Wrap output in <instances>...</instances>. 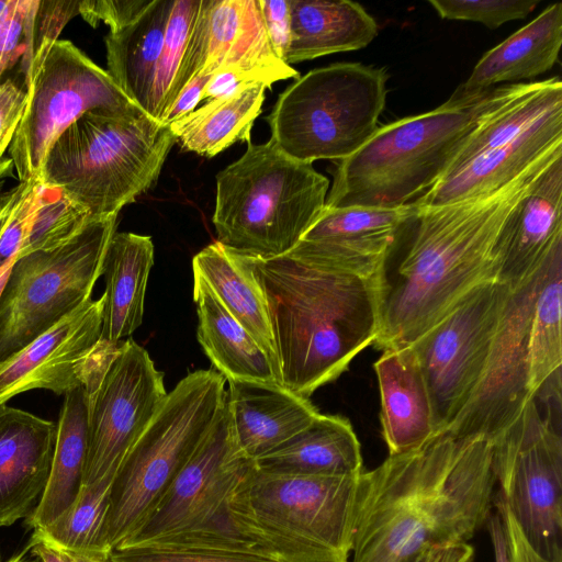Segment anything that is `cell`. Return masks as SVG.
<instances>
[{
	"mask_svg": "<svg viewBox=\"0 0 562 562\" xmlns=\"http://www.w3.org/2000/svg\"><path fill=\"white\" fill-rule=\"evenodd\" d=\"M493 443L447 431L359 476L350 562H405L464 543L494 508Z\"/></svg>",
	"mask_w": 562,
	"mask_h": 562,
	"instance_id": "cell-1",
	"label": "cell"
},
{
	"mask_svg": "<svg viewBox=\"0 0 562 562\" xmlns=\"http://www.w3.org/2000/svg\"><path fill=\"white\" fill-rule=\"evenodd\" d=\"M559 156L562 149L492 194L419 209L412 240L392 277H383L379 349L411 345L472 291L499 281L506 225Z\"/></svg>",
	"mask_w": 562,
	"mask_h": 562,
	"instance_id": "cell-2",
	"label": "cell"
},
{
	"mask_svg": "<svg viewBox=\"0 0 562 562\" xmlns=\"http://www.w3.org/2000/svg\"><path fill=\"white\" fill-rule=\"evenodd\" d=\"M249 259L268 302L284 387L308 398L374 345L381 324L383 274L362 278L288 255Z\"/></svg>",
	"mask_w": 562,
	"mask_h": 562,
	"instance_id": "cell-3",
	"label": "cell"
},
{
	"mask_svg": "<svg viewBox=\"0 0 562 562\" xmlns=\"http://www.w3.org/2000/svg\"><path fill=\"white\" fill-rule=\"evenodd\" d=\"M512 86L378 127L356 153L337 161L325 207L396 209L417 200L443 176L465 138Z\"/></svg>",
	"mask_w": 562,
	"mask_h": 562,
	"instance_id": "cell-4",
	"label": "cell"
},
{
	"mask_svg": "<svg viewBox=\"0 0 562 562\" xmlns=\"http://www.w3.org/2000/svg\"><path fill=\"white\" fill-rule=\"evenodd\" d=\"M175 143L169 125L142 109L91 110L52 145L38 181L63 189L91 220L119 215L155 186Z\"/></svg>",
	"mask_w": 562,
	"mask_h": 562,
	"instance_id": "cell-5",
	"label": "cell"
},
{
	"mask_svg": "<svg viewBox=\"0 0 562 562\" xmlns=\"http://www.w3.org/2000/svg\"><path fill=\"white\" fill-rule=\"evenodd\" d=\"M329 180L270 138L216 176L212 222L217 241L262 259L288 255L325 209Z\"/></svg>",
	"mask_w": 562,
	"mask_h": 562,
	"instance_id": "cell-6",
	"label": "cell"
},
{
	"mask_svg": "<svg viewBox=\"0 0 562 562\" xmlns=\"http://www.w3.org/2000/svg\"><path fill=\"white\" fill-rule=\"evenodd\" d=\"M225 382L214 368L196 370L167 394L115 472L93 559L105 561L157 505L224 408Z\"/></svg>",
	"mask_w": 562,
	"mask_h": 562,
	"instance_id": "cell-7",
	"label": "cell"
},
{
	"mask_svg": "<svg viewBox=\"0 0 562 562\" xmlns=\"http://www.w3.org/2000/svg\"><path fill=\"white\" fill-rule=\"evenodd\" d=\"M360 474H280L254 465L227 510L279 562H349Z\"/></svg>",
	"mask_w": 562,
	"mask_h": 562,
	"instance_id": "cell-8",
	"label": "cell"
},
{
	"mask_svg": "<svg viewBox=\"0 0 562 562\" xmlns=\"http://www.w3.org/2000/svg\"><path fill=\"white\" fill-rule=\"evenodd\" d=\"M386 82L384 68L360 63L313 69L279 95L267 117L270 138L302 162L342 160L378 130Z\"/></svg>",
	"mask_w": 562,
	"mask_h": 562,
	"instance_id": "cell-9",
	"label": "cell"
},
{
	"mask_svg": "<svg viewBox=\"0 0 562 562\" xmlns=\"http://www.w3.org/2000/svg\"><path fill=\"white\" fill-rule=\"evenodd\" d=\"M116 223L92 221L67 243L15 259L0 292V364L91 299Z\"/></svg>",
	"mask_w": 562,
	"mask_h": 562,
	"instance_id": "cell-10",
	"label": "cell"
},
{
	"mask_svg": "<svg viewBox=\"0 0 562 562\" xmlns=\"http://www.w3.org/2000/svg\"><path fill=\"white\" fill-rule=\"evenodd\" d=\"M496 491L530 546L562 562V438L537 401L493 441Z\"/></svg>",
	"mask_w": 562,
	"mask_h": 562,
	"instance_id": "cell-11",
	"label": "cell"
},
{
	"mask_svg": "<svg viewBox=\"0 0 562 562\" xmlns=\"http://www.w3.org/2000/svg\"><path fill=\"white\" fill-rule=\"evenodd\" d=\"M27 92L25 111L9 148L21 183L40 179L52 145L86 112L140 109L106 70L67 40L53 45Z\"/></svg>",
	"mask_w": 562,
	"mask_h": 562,
	"instance_id": "cell-12",
	"label": "cell"
},
{
	"mask_svg": "<svg viewBox=\"0 0 562 562\" xmlns=\"http://www.w3.org/2000/svg\"><path fill=\"white\" fill-rule=\"evenodd\" d=\"M87 454L83 485L113 479L123 458L164 403V374L148 352L123 340L108 366L83 386Z\"/></svg>",
	"mask_w": 562,
	"mask_h": 562,
	"instance_id": "cell-13",
	"label": "cell"
},
{
	"mask_svg": "<svg viewBox=\"0 0 562 562\" xmlns=\"http://www.w3.org/2000/svg\"><path fill=\"white\" fill-rule=\"evenodd\" d=\"M509 292L501 281L479 286L409 345L427 384L436 432L450 425L471 395Z\"/></svg>",
	"mask_w": 562,
	"mask_h": 562,
	"instance_id": "cell-14",
	"label": "cell"
},
{
	"mask_svg": "<svg viewBox=\"0 0 562 562\" xmlns=\"http://www.w3.org/2000/svg\"><path fill=\"white\" fill-rule=\"evenodd\" d=\"M544 262L531 278L510 289L482 373L460 413L443 430L454 438L493 441L535 398L529 389L528 333Z\"/></svg>",
	"mask_w": 562,
	"mask_h": 562,
	"instance_id": "cell-15",
	"label": "cell"
},
{
	"mask_svg": "<svg viewBox=\"0 0 562 562\" xmlns=\"http://www.w3.org/2000/svg\"><path fill=\"white\" fill-rule=\"evenodd\" d=\"M254 465L236 442L225 402L157 505L117 548L146 544L202 526L227 505Z\"/></svg>",
	"mask_w": 562,
	"mask_h": 562,
	"instance_id": "cell-16",
	"label": "cell"
},
{
	"mask_svg": "<svg viewBox=\"0 0 562 562\" xmlns=\"http://www.w3.org/2000/svg\"><path fill=\"white\" fill-rule=\"evenodd\" d=\"M103 303V295L88 300L2 362L0 405L34 389L65 395L102 370L122 342L101 339Z\"/></svg>",
	"mask_w": 562,
	"mask_h": 562,
	"instance_id": "cell-17",
	"label": "cell"
},
{
	"mask_svg": "<svg viewBox=\"0 0 562 562\" xmlns=\"http://www.w3.org/2000/svg\"><path fill=\"white\" fill-rule=\"evenodd\" d=\"M418 214L414 202L396 209L325 207L288 256L323 269L378 277Z\"/></svg>",
	"mask_w": 562,
	"mask_h": 562,
	"instance_id": "cell-18",
	"label": "cell"
},
{
	"mask_svg": "<svg viewBox=\"0 0 562 562\" xmlns=\"http://www.w3.org/2000/svg\"><path fill=\"white\" fill-rule=\"evenodd\" d=\"M561 149L562 103L550 109L509 143L446 172L414 203L419 209L432 207L492 194Z\"/></svg>",
	"mask_w": 562,
	"mask_h": 562,
	"instance_id": "cell-19",
	"label": "cell"
},
{
	"mask_svg": "<svg viewBox=\"0 0 562 562\" xmlns=\"http://www.w3.org/2000/svg\"><path fill=\"white\" fill-rule=\"evenodd\" d=\"M57 423L0 405V527L29 518L46 487Z\"/></svg>",
	"mask_w": 562,
	"mask_h": 562,
	"instance_id": "cell-20",
	"label": "cell"
},
{
	"mask_svg": "<svg viewBox=\"0 0 562 562\" xmlns=\"http://www.w3.org/2000/svg\"><path fill=\"white\" fill-rule=\"evenodd\" d=\"M226 407L241 452L255 460L308 426L318 414L307 397L279 383L227 379Z\"/></svg>",
	"mask_w": 562,
	"mask_h": 562,
	"instance_id": "cell-21",
	"label": "cell"
},
{
	"mask_svg": "<svg viewBox=\"0 0 562 562\" xmlns=\"http://www.w3.org/2000/svg\"><path fill=\"white\" fill-rule=\"evenodd\" d=\"M561 45L562 3L557 2L487 50L445 104H468L498 83L512 85L547 72L558 63Z\"/></svg>",
	"mask_w": 562,
	"mask_h": 562,
	"instance_id": "cell-22",
	"label": "cell"
},
{
	"mask_svg": "<svg viewBox=\"0 0 562 562\" xmlns=\"http://www.w3.org/2000/svg\"><path fill=\"white\" fill-rule=\"evenodd\" d=\"M562 241V156L553 159L510 216L499 281L510 289L531 278Z\"/></svg>",
	"mask_w": 562,
	"mask_h": 562,
	"instance_id": "cell-23",
	"label": "cell"
},
{
	"mask_svg": "<svg viewBox=\"0 0 562 562\" xmlns=\"http://www.w3.org/2000/svg\"><path fill=\"white\" fill-rule=\"evenodd\" d=\"M389 454L415 449L436 434L427 384L412 347L384 349L373 364Z\"/></svg>",
	"mask_w": 562,
	"mask_h": 562,
	"instance_id": "cell-24",
	"label": "cell"
},
{
	"mask_svg": "<svg viewBox=\"0 0 562 562\" xmlns=\"http://www.w3.org/2000/svg\"><path fill=\"white\" fill-rule=\"evenodd\" d=\"M192 268L265 351L281 383L268 302L249 256L215 240L193 257Z\"/></svg>",
	"mask_w": 562,
	"mask_h": 562,
	"instance_id": "cell-25",
	"label": "cell"
},
{
	"mask_svg": "<svg viewBox=\"0 0 562 562\" xmlns=\"http://www.w3.org/2000/svg\"><path fill=\"white\" fill-rule=\"evenodd\" d=\"M254 463L262 472L295 475L346 476L364 471L360 442L350 422L321 413Z\"/></svg>",
	"mask_w": 562,
	"mask_h": 562,
	"instance_id": "cell-26",
	"label": "cell"
},
{
	"mask_svg": "<svg viewBox=\"0 0 562 562\" xmlns=\"http://www.w3.org/2000/svg\"><path fill=\"white\" fill-rule=\"evenodd\" d=\"M291 35L284 56L288 65L358 50L376 36L375 20L348 0H289Z\"/></svg>",
	"mask_w": 562,
	"mask_h": 562,
	"instance_id": "cell-27",
	"label": "cell"
},
{
	"mask_svg": "<svg viewBox=\"0 0 562 562\" xmlns=\"http://www.w3.org/2000/svg\"><path fill=\"white\" fill-rule=\"evenodd\" d=\"M153 265L154 244L150 236L116 232L113 234L103 261V341L117 345L140 326L146 285Z\"/></svg>",
	"mask_w": 562,
	"mask_h": 562,
	"instance_id": "cell-28",
	"label": "cell"
},
{
	"mask_svg": "<svg viewBox=\"0 0 562 562\" xmlns=\"http://www.w3.org/2000/svg\"><path fill=\"white\" fill-rule=\"evenodd\" d=\"M193 300L198 307V340L225 380L281 384L265 351L198 274H193Z\"/></svg>",
	"mask_w": 562,
	"mask_h": 562,
	"instance_id": "cell-29",
	"label": "cell"
},
{
	"mask_svg": "<svg viewBox=\"0 0 562 562\" xmlns=\"http://www.w3.org/2000/svg\"><path fill=\"white\" fill-rule=\"evenodd\" d=\"M175 0H153L132 24L105 36L108 74L126 97L149 114L150 94Z\"/></svg>",
	"mask_w": 562,
	"mask_h": 562,
	"instance_id": "cell-30",
	"label": "cell"
},
{
	"mask_svg": "<svg viewBox=\"0 0 562 562\" xmlns=\"http://www.w3.org/2000/svg\"><path fill=\"white\" fill-rule=\"evenodd\" d=\"M64 396L49 477L36 508L29 517V526L33 530L43 529L58 518L76 501L83 486L87 394L82 386Z\"/></svg>",
	"mask_w": 562,
	"mask_h": 562,
	"instance_id": "cell-31",
	"label": "cell"
},
{
	"mask_svg": "<svg viewBox=\"0 0 562 562\" xmlns=\"http://www.w3.org/2000/svg\"><path fill=\"white\" fill-rule=\"evenodd\" d=\"M266 89L263 83H256L232 95L209 100L169 124L176 143L186 151L211 158L238 140L250 142Z\"/></svg>",
	"mask_w": 562,
	"mask_h": 562,
	"instance_id": "cell-32",
	"label": "cell"
},
{
	"mask_svg": "<svg viewBox=\"0 0 562 562\" xmlns=\"http://www.w3.org/2000/svg\"><path fill=\"white\" fill-rule=\"evenodd\" d=\"M280 63L284 61L272 50L258 0H211L203 71Z\"/></svg>",
	"mask_w": 562,
	"mask_h": 562,
	"instance_id": "cell-33",
	"label": "cell"
},
{
	"mask_svg": "<svg viewBox=\"0 0 562 562\" xmlns=\"http://www.w3.org/2000/svg\"><path fill=\"white\" fill-rule=\"evenodd\" d=\"M562 241L549 254L533 300L528 333L529 389L533 397L561 376Z\"/></svg>",
	"mask_w": 562,
	"mask_h": 562,
	"instance_id": "cell-34",
	"label": "cell"
},
{
	"mask_svg": "<svg viewBox=\"0 0 562 562\" xmlns=\"http://www.w3.org/2000/svg\"><path fill=\"white\" fill-rule=\"evenodd\" d=\"M113 479L83 485L76 501L50 525L33 536L72 555L94 558Z\"/></svg>",
	"mask_w": 562,
	"mask_h": 562,
	"instance_id": "cell-35",
	"label": "cell"
},
{
	"mask_svg": "<svg viewBox=\"0 0 562 562\" xmlns=\"http://www.w3.org/2000/svg\"><path fill=\"white\" fill-rule=\"evenodd\" d=\"M92 221L95 220H91L63 189L37 180L31 227L19 257L56 248L74 238Z\"/></svg>",
	"mask_w": 562,
	"mask_h": 562,
	"instance_id": "cell-36",
	"label": "cell"
},
{
	"mask_svg": "<svg viewBox=\"0 0 562 562\" xmlns=\"http://www.w3.org/2000/svg\"><path fill=\"white\" fill-rule=\"evenodd\" d=\"M201 0H175L157 63L149 115L159 121L170 106V97L183 61Z\"/></svg>",
	"mask_w": 562,
	"mask_h": 562,
	"instance_id": "cell-37",
	"label": "cell"
},
{
	"mask_svg": "<svg viewBox=\"0 0 562 562\" xmlns=\"http://www.w3.org/2000/svg\"><path fill=\"white\" fill-rule=\"evenodd\" d=\"M80 14V1L30 0L23 32L21 70L29 87L64 26Z\"/></svg>",
	"mask_w": 562,
	"mask_h": 562,
	"instance_id": "cell-38",
	"label": "cell"
},
{
	"mask_svg": "<svg viewBox=\"0 0 562 562\" xmlns=\"http://www.w3.org/2000/svg\"><path fill=\"white\" fill-rule=\"evenodd\" d=\"M441 19L477 22L490 30L528 16L538 0H429Z\"/></svg>",
	"mask_w": 562,
	"mask_h": 562,
	"instance_id": "cell-39",
	"label": "cell"
},
{
	"mask_svg": "<svg viewBox=\"0 0 562 562\" xmlns=\"http://www.w3.org/2000/svg\"><path fill=\"white\" fill-rule=\"evenodd\" d=\"M108 562H278L247 553L181 547H158L150 544L130 546L113 549Z\"/></svg>",
	"mask_w": 562,
	"mask_h": 562,
	"instance_id": "cell-40",
	"label": "cell"
},
{
	"mask_svg": "<svg viewBox=\"0 0 562 562\" xmlns=\"http://www.w3.org/2000/svg\"><path fill=\"white\" fill-rule=\"evenodd\" d=\"M299 77V72L285 63L251 68H225L212 75L203 90L202 98L212 100L232 95L256 83H263L270 88L277 81L297 79Z\"/></svg>",
	"mask_w": 562,
	"mask_h": 562,
	"instance_id": "cell-41",
	"label": "cell"
},
{
	"mask_svg": "<svg viewBox=\"0 0 562 562\" xmlns=\"http://www.w3.org/2000/svg\"><path fill=\"white\" fill-rule=\"evenodd\" d=\"M37 180L23 183L21 194L0 235V268L15 260L26 241L34 213Z\"/></svg>",
	"mask_w": 562,
	"mask_h": 562,
	"instance_id": "cell-42",
	"label": "cell"
},
{
	"mask_svg": "<svg viewBox=\"0 0 562 562\" xmlns=\"http://www.w3.org/2000/svg\"><path fill=\"white\" fill-rule=\"evenodd\" d=\"M153 0H85L80 1V15L93 27L103 21L110 32L132 24Z\"/></svg>",
	"mask_w": 562,
	"mask_h": 562,
	"instance_id": "cell-43",
	"label": "cell"
},
{
	"mask_svg": "<svg viewBox=\"0 0 562 562\" xmlns=\"http://www.w3.org/2000/svg\"><path fill=\"white\" fill-rule=\"evenodd\" d=\"M27 98V86L23 78H8L0 83V158L13 140Z\"/></svg>",
	"mask_w": 562,
	"mask_h": 562,
	"instance_id": "cell-44",
	"label": "cell"
},
{
	"mask_svg": "<svg viewBox=\"0 0 562 562\" xmlns=\"http://www.w3.org/2000/svg\"><path fill=\"white\" fill-rule=\"evenodd\" d=\"M30 0H11L0 24V83L3 74L22 56L23 32Z\"/></svg>",
	"mask_w": 562,
	"mask_h": 562,
	"instance_id": "cell-45",
	"label": "cell"
},
{
	"mask_svg": "<svg viewBox=\"0 0 562 562\" xmlns=\"http://www.w3.org/2000/svg\"><path fill=\"white\" fill-rule=\"evenodd\" d=\"M258 3L272 50L284 61L291 35L289 0H258Z\"/></svg>",
	"mask_w": 562,
	"mask_h": 562,
	"instance_id": "cell-46",
	"label": "cell"
},
{
	"mask_svg": "<svg viewBox=\"0 0 562 562\" xmlns=\"http://www.w3.org/2000/svg\"><path fill=\"white\" fill-rule=\"evenodd\" d=\"M494 509L499 514L508 539L513 562H555L539 554L528 542L518 522L495 491Z\"/></svg>",
	"mask_w": 562,
	"mask_h": 562,
	"instance_id": "cell-47",
	"label": "cell"
},
{
	"mask_svg": "<svg viewBox=\"0 0 562 562\" xmlns=\"http://www.w3.org/2000/svg\"><path fill=\"white\" fill-rule=\"evenodd\" d=\"M212 75L202 70L194 76L180 91L160 122L169 125L194 111L200 101L203 100V90Z\"/></svg>",
	"mask_w": 562,
	"mask_h": 562,
	"instance_id": "cell-48",
	"label": "cell"
},
{
	"mask_svg": "<svg viewBox=\"0 0 562 562\" xmlns=\"http://www.w3.org/2000/svg\"><path fill=\"white\" fill-rule=\"evenodd\" d=\"M405 562H474V548L468 542L429 547Z\"/></svg>",
	"mask_w": 562,
	"mask_h": 562,
	"instance_id": "cell-49",
	"label": "cell"
},
{
	"mask_svg": "<svg viewBox=\"0 0 562 562\" xmlns=\"http://www.w3.org/2000/svg\"><path fill=\"white\" fill-rule=\"evenodd\" d=\"M485 527L491 538L495 562H513L505 527L496 510L491 513Z\"/></svg>",
	"mask_w": 562,
	"mask_h": 562,
	"instance_id": "cell-50",
	"label": "cell"
},
{
	"mask_svg": "<svg viewBox=\"0 0 562 562\" xmlns=\"http://www.w3.org/2000/svg\"><path fill=\"white\" fill-rule=\"evenodd\" d=\"M27 547L38 562H76L72 554L61 551L33 535Z\"/></svg>",
	"mask_w": 562,
	"mask_h": 562,
	"instance_id": "cell-51",
	"label": "cell"
},
{
	"mask_svg": "<svg viewBox=\"0 0 562 562\" xmlns=\"http://www.w3.org/2000/svg\"><path fill=\"white\" fill-rule=\"evenodd\" d=\"M23 183L20 182L15 188L3 195L2 205L0 209V235L11 215V212L21 194Z\"/></svg>",
	"mask_w": 562,
	"mask_h": 562,
	"instance_id": "cell-52",
	"label": "cell"
},
{
	"mask_svg": "<svg viewBox=\"0 0 562 562\" xmlns=\"http://www.w3.org/2000/svg\"><path fill=\"white\" fill-rule=\"evenodd\" d=\"M12 168H13V162H12L11 158L0 160V181L12 171ZM2 201H3V196H0V209L2 205Z\"/></svg>",
	"mask_w": 562,
	"mask_h": 562,
	"instance_id": "cell-53",
	"label": "cell"
},
{
	"mask_svg": "<svg viewBox=\"0 0 562 562\" xmlns=\"http://www.w3.org/2000/svg\"><path fill=\"white\" fill-rule=\"evenodd\" d=\"M14 261L15 260H12V261L5 263L4 266H2L0 268V292L2 290V286H3L5 280H7L8 276H9V272H10L11 267H12Z\"/></svg>",
	"mask_w": 562,
	"mask_h": 562,
	"instance_id": "cell-54",
	"label": "cell"
},
{
	"mask_svg": "<svg viewBox=\"0 0 562 562\" xmlns=\"http://www.w3.org/2000/svg\"><path fill=\"white\" fill-rule=\"evenodd\" d=\"M29 551V547H26L22 552L11 557L10 559L3 562H37V560H29L26 558V552Z\"/></svg>",
	"mask_w": 562,
	"mask_h": 562,
	"instance_id": "cell-55",
	"label": "cell"
},
{
	"mask_svg": "<svg viewBox=\"0 0 562 562\" xmlns=\"http://www.w3.org/2000/svg\"><path fill=\"white\" fill-rule=\"evenodd\" d=\"M10 3H11V0H0V24L7 15Z\"/></svg>",
	"mask_w": 562,
	"mask_h": 562,
	"instance_id": "cell-56",
	"label": "cell"
},
{
	"mask_svg": "<svg viewBox=\"0 0 562 562\" xmlns=\"http://www.w3.org/2000/svg\"><path fill=\"white\" fill-rule=\"evenodd\" d=\"M74 558H75L76 562H102L100 560H95V559L82 557V555H74Z\"/></svg>",
	"mask_w": 562,
	"mask_h": 562,
	"instance_id": "cell-57",
	"label": "cell"
},
{
	"mask_svg": "<svg viewBox=\"0 0 562 562\" xmlns=\"http://www.w3.org/2000/svg\"><path fill=\"white\" fill-rule=\"evenodd\" d=\"M102 562H108V561L105 560V561H102Z\"/></svg>",
	"mask_w": 562,
	"mask_h": 562,
	"instance_id": "cell-58",
	"label": "cell"
},
{
	"mask_svg": "<svg viewBox=\"0 0 562 562\" xmlns=\"http://www.w3.org/2000/svg\"><path fill=\"white\" fill-rule=\"evenodd\" d=\"M38 562V561H37Z\"/></svg>",
	"mask_w": 562,
	"mask_h": 562,
	"instance_id": "cell-59",
	"label": "cell"
}]
</instances>
